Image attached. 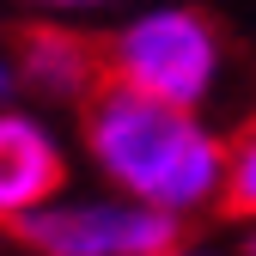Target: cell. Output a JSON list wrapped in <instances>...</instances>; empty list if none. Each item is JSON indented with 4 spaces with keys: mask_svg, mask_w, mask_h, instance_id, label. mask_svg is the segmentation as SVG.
<instances>
[{
    "mask_svg": "<svg viewBox=\"0 0 256 256\" xmlns=\"http://www.w3.org/2000/svg\"><path fill=\"white\" fill-rule=\"evenodd\" d=\"M74 152L104 189L171 214L177 226L226 214V134L208 122V110L104 80L74 110Z\"/></svg>",
    "mask_w": 256,
    "mask_h": 256,
    "instance_id": "1",
    "label": "cell"
},
{
    "mask_svg": "<svg viewBox=\"0 0 256 256\" xmlns=\"http://www.w3.org/2000/svg\"><path fill=\"white\" fill-rule=\"evenodd\" d=\"M104 74L146 98L208 110L226 86V30L196 0H134L104 30Z\"/></svg>",
    "mask_w": 256,
    "mask_h": 256,
    "instance_id": "2",
    "label": "cell"
},
{
    "mask_svg": "<svg viewBox=\"0 0 256 256\" xmlns=\"http://www.w3.org/2000/svg\"><path fill=\"white\" fill-rule=\"evenodd\" d=\"M183 226L171 214H158L122 189H61L55 202H43L30 220H18L12 238L30 256H158Z\"/></svg>",
    "mask_w": 256,
    "mask_h": 256,
    "instance_id": "3",
    "label": "cell"
},
{
    "mask_svg": "<svg viewBox=\"0 0 256 256\" xmlns=\"http://www.w3.org/2000/svg\"><path fill=\"white\" fill-rule=\"evenodd\" d=\"M74 183V146L37 104L0 110V232L30 220L43 202H55Z\"/></svg>",
    "mask_w": 256,
    "mask_h": 256,
    "instance_id": "4",
    "label": "cell"
},
{
    "mask_svg": "<svg viewBox=\"0 0 256 256\" xmlns=\"http://www.w3.org/2000/svg\"><path fill=\"white\" fill-rule=\"evenodd\" d=\"M12 55H18V80H24V104H37V110L74 116L110 80L104 74V37H92V30H80L68 18H30L12 37Z\"/></svg>",
    "mask_w": 256,
    "mask_h": 256,
    "instance_id": "5",
    "label": "cell"
},
{
    "mask_svg": "<svg viewBox=\"0 0 256 256\" xmlns=\"http://www.w3.org/2000/svg\"><path fill=\"white\" fill-rule=\"evenodd\" d=\"M226 214L256 220V110L238 134H226Z\"/></svg>",
    "mask_w": 256,
    "mask_h": 256,
    "instance_id": "6",
    "label": "cell"
},
{
    "mask_svg": "<svg viewBox=\"0 0 256 256\" xmlns=\"http://www.w3.org/2000/svg\"><path fill=\"white\" fill-rule=\"evenodd\" d=\"M18 6H30L37 18H68V24H80L92 12H128L134 0H18Z\"/></svg>",
    "mask_w": 256,
    "mask_h": 256,
    "instance_id": "7",
    "label": "cell"
},
{
    "mask_svg": "<svg viewBox=\"0 0 256 256\" xmlns=\"http://www.w3.org/2000/svg\"><path fill=\"white\" fill-rule=\"evenodd\" d=\"M6 104H24V80H18L12 43H0V110H6Z\"/></svg>",
    "mask_w": 256,
    "mask_h": 256,
    "instance_id": "8",
    "label": "cell"
},
{
    "mask_svg": "<svg viewBox=\"0 0 256 256\" xmlns=\"http://www.w3.org/2000/svg\"><path fill=\"white\" fill-rule=\"evenodd\" d=\"M158 256H226V250H220V244H208V238H196V232L183 226V232H177L165 250H158Z\"/></svg>",
    "mask_w": 256,
    "mask_h": 256,
    "instance_id": "9",
    "label": "cell"
},
{
    "mask_svg": "<svg viewBox=\"0 0 256 256\" xmlns=\"http://www.w3.org/2000/svg\"><path fill=\"white\" fill-rule=\"evenodd\" d=\"M244 250H250V256H256V232H250V244H244Z\"/></svg>",
    "mask_w": 256,
    "mask_h": 256,
    "instance_id": "10",
    "label": "cell"
}]
</instances>
